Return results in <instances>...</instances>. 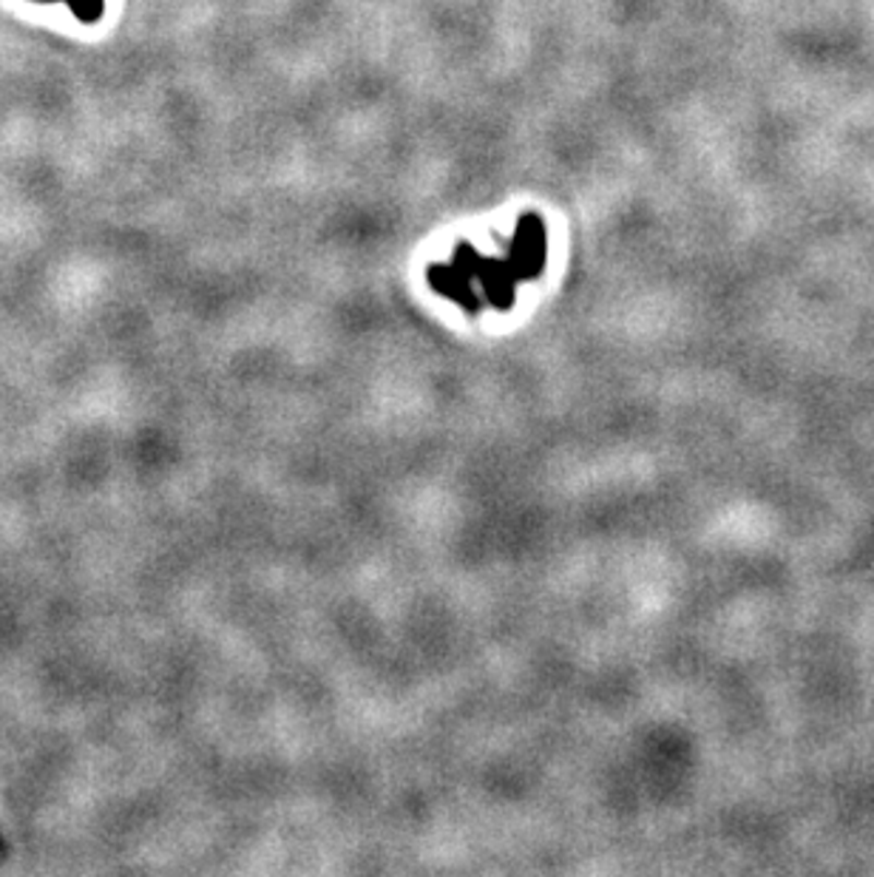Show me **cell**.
I'll list each match as a JSON object with an SVG mask.
<instances>
[{
	"mask_svg": "<svg viewBox=\"0 0 874 877\" xmlns=\"http://www.w3.org/2000/svg\"><path fill=\"white\" fill-rule=\"evenodd\" d=\"M80 23H97L106 12V0H65Z\"/></svg>",
	"mask_w": 874,
	"mask_h": 877,
	"instance_id": "1",
	"label": "cell"
},
{
	"mask_svg": "<svg viewBox=\"0 0 874 877\" xmlns=\"http://www.w3.org/2000/svg\"><path fill=\"white\" fill-rule=\"evenodd\" d=\"M35 3H58V0H35Z\"/></svg>",
	"mask_w": 874,
	"mask_h": 877,
	"instance_id": "2",
	"label": "cell"
},
{
	"mask_svg": "<svg viewBox=\"0 0 874 877\" xmlns=\"http://www.w3.org/2000/svg\"><path fill=\"white\" fill-rule=\"evenodd\" d=\"M0 850H3V843H0Z\"/></svg>",
	"mask_w": 874,
	"mask_h": 877,
	"instance_id": "3",
	"label": "cell"
}]
</instances>
